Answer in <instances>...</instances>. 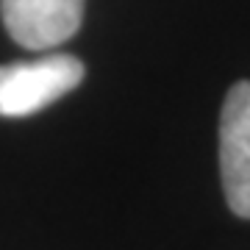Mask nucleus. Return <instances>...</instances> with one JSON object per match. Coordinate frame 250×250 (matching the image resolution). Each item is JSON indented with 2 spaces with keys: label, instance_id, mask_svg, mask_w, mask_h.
Returning a JSON list of instances; mask_svg holds the SVG:
<instances>
[{
  "label": "nucleus",
  "instance_id": "f257e3e1",
  "mask_svg": "<svg viewBox=\"0 0 250 250\" xmlns=\"http://www.w3.org/2000/svg\"><path fill=\"white\" fill-rule=\"evenodd\" d=\"M83 62L50 53L31 62L0 64V117H31L70 95L83 81Z\"/></svg>",
  "mask_w": 250,
  "mask_h": 250
},
{
  "label": "nucleus",
  "instance_id": "f03ea898",
  "mask_svg": "<svg viewBox=\"0 0 250 250\" xmlns=\"http://www.w3.org/2000/svg\"><path fill=\"white\" fill-rule=\"evenodd\" d=\"M220 175L236 217L250 220V81L233 83L220 114Z\"/></svg>",
  "mask_w": 250,
  "mask_h": 250
},
{
  "label": "nucleus",
  "instance_id": "7ed1b4c3",
  "mask_svg": "<svg viewBox=\"0 0 250 250\" xmlns=\"http://www.w3.org/2000/svg\"><path fill=\"white\" fill-rule=\"evenodd\" d=\"M9 36L28 50L64 45L81 28L83 0H0Z\"/></svg>",
  "mask_w": 250,
  "mask_h": 250
}]
</instances>
